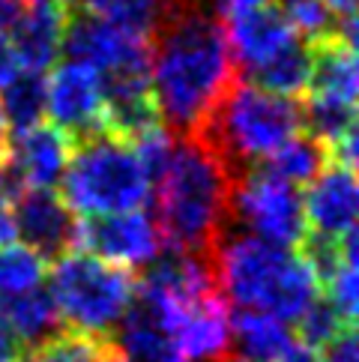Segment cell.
<instances>
[{
	"label": "cell",
	"instance_id": "6da1fadb",
	"mask_svg": "<svg viewBox=\"0 0 359 362\" xmlns=\"http://www.w3.org/2000/svg\"><path fill=\"white\" fill-rule=\"evenodd\" d=\"M240 78L216 0H171L150 36V96L174 138H192Z\"/></svg>",
	"mask_w": 359,
	"mask_h": 362
},
{
	"label": "cell",
	"instance_id": "7a4b0ae2",
	"mask_svg": "<svg viewBox=\"0 0 359 362\" xmlns=\"http://www.w3.org/2000/svg\"><path fill=\"white\" fill-rule=\"evenodd\" d=\"M216 288L225 303L264 312L281 323L297 317L320 296V281L297 252L278 249L225 222L210 245Z\"/></svg>",
	"mask_w": 359,
	"mask_h": 362
},
{
	"label": "cell",
	"instance_id": "3957f363",
	"mask_svg": "<svg viewBox=\"0 0 359 362\" xmlns=\"http://www.w3.org/2000/svg\"><path fill=\"white\" fill-rule=\"evenodd\" d=\"M230 174L213 150L195 138H177L171 165L153 195V222L162 243L180 252L210 255L216 234L228 222Z\"/></svg>",
	"mask_w": 359,
	"mask_h": 362
},
{
	"label": "cell",
	"instance_id": "277c9868",
	"mask_svg": "<svg viewBox=\"0 0 359 362\" xmlns=\"http://www.w3.org/2000/svg\"><path fill=\"white\" fill-rule=\"evenodd\" d=\"M297 132H302L300 99L266 93L237 78L192 138L213 150L234 180L273 156Z\"/></svg>",
	"mask_w": 359,
	"mask_h": 362
},
{
	"label": "cell",
	"instance_id": "5b68a950",
	"mask_svg": "<svg viewBox=\"0 0 359 362\" xmlns=\"http://www.w3.org/2000/svg\"><path fill=\"white\" fill-rule=\"evenodd\" d=\"M60 189L63 204L72 213H81V218L132 213L150 198V183L129 141L108 132L72 144Z\"/></svg>",
	"mask_w": 359,
	"mask_h": 362
},
{
	"label": "cell",
	"instance_id": "8992f818",
	"mask_svg": "<svg viewBox=\"0 0 359 362\" xmlns=\"http://www.w3.org/2000/svg\"><path fill=\"white\" fill-rule=\"evenodd\" d=\"M51 300L66 329L111 339L135 300V276L84 252H66L51 267Z\"/></svg>",
	"mask_w": 359,
	"mask_h": 362
},
{
	"label": "cell",
	"instance_id": "52a82bcc",
	"mask_svg": "<svg viewBox=\"0 0 359 362\" xmlns=\"http://www.w3.org/2000/svg\"><path fill=\"white\" fill-rule=\"evenodd\" d=\"M228 222L288 252H297L309 234L300 189L269 174L264 165H254L230 180Z\"/></svg>",
	"mask_w": 359,
	"mask_h": 362
},
{
	"label": "cell",
	"instance_id": "ba28073f",
	"mask_svg": "<svg viewBox=\"0 0 359 362\" xmlns=\"http://www.w3.org/2000/svg\"><path fill=\"white\" fill-rule=\"evenodd\" d=\"M162 234L150 213H117V216H90L75 222V245L72 252L93 255L99 261L144 269L162 252Z\"/></svg>",
	"mask_w": 359,
	"mask_h": 362
},
{
	"label": "cell",
	"instance_id": "9c48e42d",
	"mask_svg": "<svg viewBox=\"0 0 359 362\" xmlns=\"http://www.w3.org/2000/svg\"><path fill=\"white\" fill-rule=\"evenodd\" d=\"M45 114L51 117V126L72 144L105 132V102H102L99 75L81 63H60L48 75Z\"/></svg>",
	"mask_w": 359,
	"mask_h": 362
},
{
	"label": "cell",
	"instance_id": "30bf717a",
	"mask_svg": "<svg viewBox=\"0 0 359 362\" xmlns=\"http://www.w3.org/2000/svg\"><path fill=\"white\" fill-rule=\"evenodd\" d=\"M63 54L72 63L90 66L96 75L123 69H150V42L114 28L105 18L69 12L63 33Z\"/></svg>",
	"mask_w": 359,
	"mask_h": 362
},
{
	"label": "cell",
	"instance_id": "8fae6325",
	"mask_svg": "<svg viewBox=\"0 0 359 362\" xmlns=\"http://www.w3.org/2000/svg\"><path fill=\"white\" fill-rule=\"evenodd\" d=\"M72 156V141L54 126H33L12 135L4 156V180L9 198L24 189H54L60 186Z\"/></svg>",
	"mask_w": 359,
	"mask_h": 362
},
{
	"label": "cell",
	"instance_id": "7c38bea8",
	"mask_svg": "<svg viewBox=\"0 0 359 362\" xmlns=\"http://www.w3.org/2000/svg\"><path fill=\"white\" fill-rule=\"evenodd\" d=\"M75 222L78 218L54 189H24L12 198V225L24 240L21 245L36 252L45 264L72 252Z\"/></svg>",
	"mask_w": 359,
	"mask_h": 362
},
{
	"label": "cell",
	"instance_id": "4fadbf2b",
	"mask_svg": "<svg viewBox=\"0 0 359 362\" xmlns=\"http://www.w3.org/2000/svg\"><path fill=\"white\" fill-rule=\"evenodd\" d=\"M219 18H222L228 48L240 78H246L249 72L264 66L266 60H273L288 45L300 40L273 4H261L242 12H230V16H219Z\"/></svg>",
	"mask_w": 359,
	"mask_h": 362
},
{
	"label": "cell",
	"instance_id": "5bb4252c",
	"mask_svg": "<svg viewBox=\"0 0 359 362\" xmlns=\"http://www.w3.org/2000/svg\"><path fill=\"white\" fill-rule=\"evenodd\" d=\"M356 206H359L356 174L339 162H329L324 174L302 195L305 228H309V234L341 240L348 230L356 228Z\"/></svg>",
	"mask_w": 359,
	"mask_h": 362
},
{
	"label": "cell",
	"instance_id": "9a60e30c",
	"mask_svg": "<svg viewBox=\"0 0 359 362\" xmlns=\"http://www.w3.org/2000/svg\"><path fill=\"white\" fill-rule=\"evenodd\" d=\"M69 9L63 0H45V4H30L28 16L21 18L16 33L9 36L12 54L18 60V69L28 72H48L54 66L63 48V33H66Z\"/></svg>",
	"mask_w": 359,
	"mask_h": 362
},
{
	"label": "cell",
	"instance_id": "2e32d148",
	"mask_svg": "<svg viewBox=\"0 0 359 362\" xmlns=\"http://www.w3.org/2000/svg\"><path fill=\"white\" fill-rule=\"evenodd\" d=\"M111 344L123 362H186L180 356L174 339L159 323V317L153 315V308L138 293L126 317L120 320V327L114 329Z\"/></svg>",
	"mask_w": 359,
	"mask_h": 362
},
{
	"label": "cell",
	"instance_id": "e0dca14e",
	"mask_svg": "<svg viewBox=\"0 0 359 362\" xmlns=\"http://www.w3.org/2000/svg\"><path fill=\"white\" fill-rule=\"evenodd\" d=\"M230 327V347L234 354L249 362H278L297 339L288 323L269 317L264 312H249V308H228Z\"/></svg>",
	"mask_w": 359,
	"mask_h": 362
},
{
	"label": "cell",
	"instance_id": "ac0fdd59",
	"mask_svg": "<svg viewBox=\"0 0 359 362\" xmlns=\"http://www.w3.org/2000/svg\"><path fill=\"white\" fill-rule=\"evenodd\" d=\"M359 93V66L353 54V42L336 36V40L312 45V78L305 96H329L356 105Z\"/></svg>",
	"mask_w": 359,
	"mask_h": 362
},
{
	"label": "cell",
	"instance_id": "d6986e66",
	"mask_svg": "<svg viewBox=\"0 0 359 362\" xmlns=\"http://www.w3.org/2000/svg\"><path fill=\"white\" fill-rule=\"evenodd\" d=\"M4 303V315L12 335L18 339V344L28 351H36L40 344H45L48 339H54L57 332H63V320L57 315V305L51 300L48 288H33L28 293L9 296Z\"/></svg>",
	"mask_w": 359,
	"mask_h": 362
},
{
	"label": "cell",
	"instance_id": "ffe728a7",
	"mask_svg": "<svg viewBox=\"0 0 359 362\" xmlns=\"http://www.w3.org/2000/svg\"><path fill=\"white\" fill-rule=\"evenodd\" d=\"M309 78H312V45L297 40L293 45L281 51V54L266 60L264 66L249 72L242 81H249L254 87L266 90V93H276V96L302 99L305 90H309Z\"/></svg>",
	"mask_w": 359,
	"mask_h": 362
},
{
	"label": "cell",
	"instance_id": "44dd1931",
	"mask_svg": "<svg viewBox=\"0 0 359 362\" xmlns=\"http://www.w3.org/2000/svg\"><path fill=\"white\" fill-rule=\"evenodd\" d=\"M45 90H48V75L28 72V69H18L0 87V111H4L6 129L12 135H21L42 123Z\"/></svg>",
	"mask_w": 359,
	"mask_h": 362
},
{
	"label": "cell",
	"instance_id": "7402d4cb",
	"mask_svg": "<svg viewBox=\"0 0 359 362\" xmlns=\"http://www.w3.org/2000/svg\"><path fill=\"white\" fill-rule=\"evenodd\" d=\"M329 162H332V156L320 141H314L305 132H297L290 141H285L273 156H266L261 165L269 174H276L285 180V183L300 189V186H312L314 180L324 174V168Z\"/></svg>",
	"mask_w": 359,
	"mask_h": 362
},
{
	"label": "cell",
	"instance_id": "603a6c76",
	"mask_svg": "<svg viewBox=\"0 0 359 362\" xmlns=\"http://www.w3.org/2000/svg\"><path fill=\"white\" fill-rule=\"evenodd\" d=\"M300 111H302V132L320 141V144L329 150V156L356 129L353 102H341V99H329V96H302Z\"/></svg>",
	"mask_w": 359,
	"mask_h": 362
},
{
	"label": "cell",
	"instance_id": "cb8c5ba5",
	"mask_svg": "<svg viewBox=\"0 0 359 362\" xmlns=\"http://www.w3.org/2000/svg\"><path fill=\"white\" fill-rule=\"evenodd\" d=\"M269 4L278 9V16L288 21V28L297 33L305 45H317V42L336 40V36H344L341 24L320 0H269ZM344 40H348V36H344Z\"/></svg>",
	"mask_w": 359,
	"mask_h": 362
},
{
	"label": "cell",
	"instance_id": "d4e9b609",
	"mask_svg": "<svg viewBox=\"0 0 359 362\" xmlns=\"http://www.w3.org/2000/svg\"><path fill=\"white\" fill-rule=\"evenodd\" d=\"M48 273V264L36 252H30L28 245L9 243L0 245V296L28 293L33 288H42V279Z\"/></svg>",
	"mask_w": 359,
	"mask_h": 362
},
{
	"label": "cell",
	"instance_id": "484cf974",
	"mask_svg": "<svg viewBox=\"0 0 359 362\" xmlns=\"http://www.w3.org/2000/svg\"><path fill=\"white\" fill-rule=\"evenodd\" d=\"M108 341L111 339H93L75 329H63L36 351L24 354V362H102Z\"/></svg>",
	"mask_w": 359,
	"mask_h": 362
},
{
	"label": "cell",
	"instance_id": "4316f807",
	"mask_svg": "<svg viewBox=\"0 0 359 362\" xmlns=\"http://www.w3.org/2000/svg\"><path fill=\"white\" fill-rule=\"evenodd\" d=\"M344 327H356V323L344 320V317L339 315V308L332 305L324 293H320L317 300L297 317V329H293V339H297V344L309 347V351H320V347L329 344Z\"/></svg>",
	"mask_w": 359,
	"mask_h": 362
},
{
	"label": "cell",
	"instance_id": "83f0119b",
	"mask_svg": "<svg viewBox=\"0 0 359 362\" xmlns=\"http://www.w3.org/2000/svg\"><path fill=\"white\" fill-rule=\"evenodd\" d=\"M174 144H177V138H174L162 123L144 129V132L135 135V138L129 141V147H132V153H135L141 171H144V177H147L150 189L159 183V177L165 174V168L171 165Z\"/></svg>",
	"mask_w": 359,
	"mask_h": 362
},
{
	"label": "cell",
	"instance_id": "f1b7e54d",
	"mask_svg": "<svg viewBox=\"0 0 359 362\" xmlns=\"http://www.w3.org/2000/svg\"><path fill=\"white\" fill-rule=\"evenodd\" d=\"M324 362H359V344H356V327H344L329 344L320 347Z\"/></svg>",
	"mask_w": 359,
	"mask_h": 362
},
{
	"label": "cell",
	"instance_id": "f546056e",
	"mask_svg": "<svg viewBox=\"0 0 359 362\" xmlns=\"http://www.w3.org/2000/svg\"><path fill=\"white\" fill-rule=\"evenodd\" d=\"M28 9H30L28 0H0V40H9L16 33L21 18L28 16Z\"/></svg>",
	"mask_w": 359,
	"mask_h": 362
},
{
	"label": "cell",
	"instance_id": "4dcf8cb0",
	"mask_svg": "<svg viewBox=\"0 0 359 362\" xmlns=\"http://www.w3.org/2000/svg\"><path fill=\"white\" fill-rule=\"evenodd\" d=\"M320 4L336 16V21L341 24V33L356 42V0H320Z\"/></svg>",
	"mask_w": 359,
	"mask_h": 362
},
{
	"label": "cell",
	"instance_id": "1f68e13d",
	"mask_svg": "<svg viewBox=\"0 0 359 362\" xmlns=\"http://www.w3.org/2000/svg\"><path fill=\"white\" fill-rule=\"evenodd\" d=\"M16 237V225H12V198L4 180V159H0V245H9Z\"/></svg>",
	"mask_w": 359,
	"mask_h": 362
},
{
	"label": "cell",
	"instance_id": "d6a6232c",
	"mask_svg": "<svg viewBox=\"0 0 359 362\" xmlns=\"http://www.w3.org/2000/svg\"><path fill=\"white\" fill-rule=\"evenodd\" d=\"M21 359H24V347L12 335L6 315H4V303H0V362H21Z\"/></svg>",
	"mask_w": 359,
	"mask_h": 362
},
{
	"label": "cell",
	"instance_id": "836d02e7",
	"mask_svg": "<svg viewBox=\"0 0 359 362\" xmlns=\"http://www.w3.org/2000/svg\"><path fill=\"white\" fill-rule=\"evenodd\" d=\"M16 72H18V60L12 54V45H9V40H0V87H4Z\"/></svg>",
	"mask_w": 359,
	"mask_h": 362
},
{
	"label": "cell",
	"instance_id": "e575fe53",
	"mask_svg": "<svg viewBox=\"0 0 359 362\" xmlns=\"http://www.w3.org/2000/svg\"><path fill=\"white\" fill-rule=\"evenodd\" d=\"M278 362H324V359H320L317 351H309V347H302V344H293Z\"/></svg>",
	"mask_w": 359,
	"mask_h": 362
},
{
	"label": "cell",
	"instance_id": "d590c367",
	"mask_svg": "<svg viewBox=\"0 0 359 362\" xmlns=\"http://www.w3.org/2000/svg\"><path fill=\"white\" fill-rule=\"evenodd\" d=\"M6 144H9V129H6V120H4V111H0V159L6 156Z\"/></svg>",
	"mask_w": 359,
	"mask_h": 362
},
{
	"label": "cell",
	"instance_id": "8d00e7d4",
	"mask_svg": "<svg viewBox=\"0 0 359 362\" xmlns=\"http://www.w3.org/2000/svg\"><path fill=\"white\" fill-rule=\"evenodd\" d=\"M102 362H123L120 354L114 351V344H111V341H108V347H105V356H102Z\"/></svg>",
	"mask_w": 359,
	"mask_h": 362
},
{
	"label": "cell",
	"instance_id": "74e56055",
	"mask_svg": "<svg viewBox=\"0 0 359 362\" xmlns=\"http://www.w3.org/2000/svg\"><path fill=\"white\" fill-rule=\"evenodd\" d=\"M222 362H249V359H242V356H237V354H230V356L222 359Z\"/></svg>",
	"mask_w": 359,
	"mask_h": 362
},
{
	"label": "cell",
	"instance_id": "f35d334b",
	"mask_svg": "<svg viewBox=\"0 0 359 362\" xmlns=\"http://www.w3.org/2000/svg\"><path fill=\"white\" fill-rule=\"evenodd\" d=\"M28 4H45V0H28Z\"/></svg>",
	"mask_w": 359,
	"mask_h": 362
},
{
	"label": "cell",
	"instance_id": "ab89813d",
	"mask_svg": "<svg viewBox=\"0 0 359 362\" xmlns=\"http://www.w3.org/2000/svg\"><path fill=\"white\" fill-rule=\"evenodd\" d=\"M21 362H24V359H21Z\"/></svg>",
	"mask_w": 359,
	"mask_h": 362
}]
</instances>
